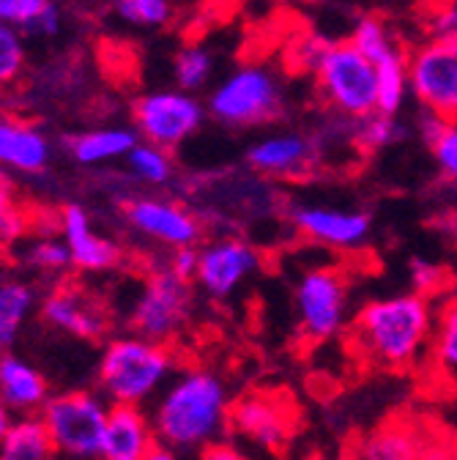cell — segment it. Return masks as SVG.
<instances>
[{
  "label": "cell",
  "mask_w": 457,
  "mask_h": 460,
  "mask_svg": "<svg viewBox=\"0 0 457 460\" xmlns=\"http://www.w3.org/2000/svg\"><path fill=\"white\" fill-rule=\"evenodd\" d=\"M216 4H222V6H227V9H236V6L244 4V0H216Z\"/></svg>",
  "instance_id": "obj_45"
},
{
  "label": "cell",
  "mask_w": 457,
  "mask_h": 460,
  "mask_svg": "<svg viewBox=\"0 0 457 460\" xmlns=\"http://www.w3.org/2000/svg\"><path fill=\"white\" fill-rule=\"evenodd\" d=\"M52 6V0H0V22L31 31Z\"/></svg>",
  "instance_id": "obj_33"
},
{
  "label": "cell",
  "mask_w": 457,
  "mask_h": 460,
  "mask_svg": "<svg viewBox=\"0 0 457 460\" xmlns=\"http://www.w3.org/2000/svg\"><path fill=\"white\" fill-rule=\"evenodd\" d=\"M47 378L39 367H33L28 359L6 351L0 354V400L22 417H31L33 411H41L49 400Z\"/></svg>",
  "instance_id": "obj_19"
},
{
  "label": "cell",
  "mask_w": 457,
  "mask_h": 460,
  "mask_svg": "<svg viewBox=\"0 0 457 460\" xmlns=\"http://www.w3.org/2000/svg\"><path fill=\"white\" fill-rule=\"evenodd\" d=\"M25 230H28V214L20 206L0 211V247H12L17 239L25 236Z\"/></svg>",
  "instance_id": "obj_38"
},
{
  "label": "cell",
  "mask_w": 457,
  "mask_h": 460,
  "mask_svg": "<svg viewBox=\"0 0 457 460\" xmlns=\"http://www.w3.org/2000/svg\"><path fill=\"white\" fill-rule=\"evenodd\" d=\"M127 167L137 181L151 187H162L173 179V159H170V154L143 140L127 156Z\"/></svg>",
  "instance_id": "obj_27"
},
{
  "label": "cell",
  "mask_w": 457,
  "mask_h": 460,
  "mask_svg": "<svg viewBox=\"0 0 457 460\" xmlns=\"http://www.w3.org/2000/svg\"><path fill=\"white\" fill-rule=\"evenodd\" d=\"M435 313L430 299L419 294H391L370 299L351 323L354 351L383 370H411L417 367L433 340Z\"/></svg>",
  "instance_id": "obj_1"
},
{
  "label": "cell",
  "mask_w": 457,
  "mask_h": 460,
  "mask_svg": "<svg viewBox=\"0 0 457 460\" xmlns=\"http://www.w3.org/2000/svg\"><path fill=\"white\" fill-rule=\"evenodd\" d=\"M132 115H135V127L143 143L173 151L203 127L206 104H200L198 96L181 88L151 91L135 102Z\"/></svg>",
  "instance_id": "obj_10"
},
{
  "label": "cell",
  "mask_w": 457,
  "mask_h": 460,
  "mask_svg": "<svg viewBox=\"0 0 457 460\" xmlns=\"http://www.w3.org/2000/svg\"><path fill=\"white\" fill-rule=\"evenodd\" d=\"M173 274H179L181 279L195 282V271H198V247H181L170 252V261L164 263Z\"/></svg>",
  "instance_id": "obj_39"
},
{
  "label": "cell",
  "mask_w": 457,
  "mask_h": 460,
  "mask_svg": "<svg viewBox=\"0 0 457 460\" xmlns=\"http://www.w3.org/2000/svg\"><path fill=\"white\" fill-rule=\"evenodd\" d=\"M25 66V41L17 28L0 22V88L14 83Z\"/></svg>",
  "instance_id": "obj_32"
},
{
  "label": "cell",
  "mask_w": 457,
  "mask_h": 460,
  "mask_svg": "<svg viewBox=\"0 0 457 460\" xmlns=\"http://www.w3.org/2000/svg\"><path fill=\"white\" fill-rule=\"evenodd\" d=\"M288 219L302 239L342 252L359 250L370 239L373 230V217L367 211L342 208V206L304 203V206H294Z\"/></svg>",
  "instance_id": "obj_13"
},
{
  "label": "cell",
  "mask_w": 457,
  "mask_h": 460,
  "mask_svg": "<svg viewBox=\"0 0 457 460\" xmlns=\"http://www.w3.org/2000/svg\"><path fill=\"white\" fill-rule=\"evenodd\" d=\"M214 72V55L203 47V44H187L176 52L173 61V75L181 91L192 93L200 91Z\"/></svg>",
  "instance_id": "obj_28"
},
{
  "label": "cell",
  "mask_w": 457,
  "mask_h": 460,
  "mask_svg": "<svg viewBox=\"0 0 457 460\" xmlns=\"http://www.w3.org/2000/svg\"><path fill=\"white\" fill-rule=\"evenodd\" d=\"M41 315L49 326L61 329L77 340H101L110 318L107 307L80 285H61L44 299Z\"/></svg>",
  "instance_id": "obj_16"
},
{
  "label": "cell",
  "mask_w": 457,
  "mask_h": 460,
  "mask_svg": "<svg viewBox=\"0 0 457 460\" xmlns=\"http://www.w3.org/2000/svg\"><path fill=\"white\" fill-rule=\"evenodd\" d=\"M296 422V406L288 394L279 392H247L231 402V417H227V428L236 436L268 452L288 444Z\"/></svg>",
  "instance_id": "obj_11"
},
{
  "label": "cell",
  "mask_w": 457,
  "mask_h": 460,
  "mask_svg": "<svg viewBox=\"0 0 457 460\" xmlns=\"http://www.w3.org/2000/svg\"><path fill=\"white\" fill-rule=\"evenodd\" d=\"M375 66L378 75V112L397 119L403 110L409 93H411V77H409V49H394L391 55L381 58Z\"/></svg>",
  "instance_id": "obj_25"
},
{
  "label": "cell",
  "mask_w": 457,
  "mask_h": 460,
  "mask_svg": "<svg viewBox=\"0 0 457 460\" xmlns=\"http://www.w3.org/2000/svg\"><path fill=\"white\" fill-rule=\"evenodd\" d=\"M438 170L449 181H457V124L444 121L438 132L427 140Z\"/></svg>",
  "instance_id": "obj_34"
},
{
  "label": "cell",
  "mask_w": 457,
  "mask_h": 460,
  "mask_svg": "<svg viewBox=\"0 0 457 460\" xmlns=\"http://www.w3.org/2000/svg\"><path fill=\"white\" fill-rule=\"evenodd\" d=\"M28 261L41 271H66L69 266H75L66 242H55V239L33 242L28 250Z\"/></svg>",
  "instance_id": "obj_35"
},
{
  "label": "cell",
  "mask_w": 457,
  "mask_h": 460,
  "mask_svg": "<svg viewBox=\"0 0 457 460\" xmlns=\"http://www.w3.org/2000/svg\"><path fill=\"white\" fill-rule=\"evenodd\" d=\"M140 135L127 127H107L93 132H80L69 137V151L80 164H104L112 159H127L140 143Z\"/></svg>",
  "instance_id": "obj_21"
},
{
  "label": "cell",
  "mask_w": 457,
  "mask_h": 460,
  "mask_svg": "<svg viewBox=\"0 0 457 460\" xmlns=\"http://www.w3.org/2000/svg\"><path fill=\"white\" fill-rule=\"evenodd\" d=\"M351 285L337 266L307 269L296 282V318L307 340L323 342L337 337L348 321Z\"/></svg>",
  "instance_id": "obj_8"
},
{
  "label": "cell",
  "mask_w": 457,
  "mask_h": 460,
  "mask_svg": "<svg viewBox=\"0 0 457 460\" xmlns=\"http://www.w3.org/2000/svg\"><path fill=\"white\" fill-rule=\"evenodd\" d=\"M231 402L224 381L211 370L189 367L173 376L151 414L156 441L170 449H206L227 428Z\"/></svg>",
  "instance_id": "obj_2"
},
{
  "label": "cell",
  "mask_w": 457,
  "mask_h": 460,
  "mask_svg": "<svg viewBox=\"0 0 457 460\" xmlns=\"http://www.w3.org/2000/svg\"><path fill=\"white\" fill-rule=\"evenodd\" d=\"M61 234L64 242L72 252V263L83 271H107L119 263V247L110 239L99 236L85 208L80 206H66L61 211Z\"/></svg>",
  "instance_id": "obj_18"
},
{
  "label": "cell",
  "mask_w": 457,
  "mask_h": 460,
  "mask_svg": "<svg viewBox=\"0 0 457 460\" xmlns=\"http://www.w3.org/2000/svg\"><path fill=\"white\" fill-rule=\"evenodd\" d=\"M145 460H179V455H176V449H170V447H164V444H156V447L145 455Z\"/></svg>",
  "instance_id": "obj_44"
},
{
  "label": "cell",
  "mask_w": 457,
  "mask_h": 460,
  "mask_svg": "<svg viewBox=\"0 0 457 460\" xmlns=\"http://www.w3.org/2000/svg\"><path fill=\"white\" fill-rule=\"evenodd\" d=\"M346 460H356V457H354V455H351V457H346Z\"/></svg>",
  "instance_id": "obj_46"
},
{
  "label": "cell",
  "mask_w": 457,
  "mask_h": 460,
  "mask_svg": "<svg viewBox=\"0 0 457 460\" xmlns=\"http://www.w3.org/2000/svg\"><path fill=\"white\" fill-rule=\"evenodd\" d=\"M411 282H414V294L430 299L433 294L444 291V285L449 282V274L444 266H438L427 258H414L411 261Z\"/></svg>",
  "instance_id": "obj_36"
},
{
  "label": "cell",
  "mask_w": 457,
  "mask_h": 460,
  "mask_svg": "<svg viewBox=\"0 0 457 460\" xmlns=\"http://www.w3.org/2000/svg\"><path fill=\"white\" fill-rule=\"evenodd\" d=\"M258 247L242 236H216L198 247L195 285L211 299H227L260 269Z\"/></svg>",
  "instance_id": "obj_12"
},
{
  "label": "cell",
  "mask_w": 457,
  "mask_h": 460,
  "mask_svg": "<svg viewBox=\"0 0 457 460\" xmlns=\"http://www.w3.org/2000/svg\"><path fill=\"white\" fill-rule=\"evenodd\" d=\"M200 460H250L239 447L224 444V441H214L206 449H200Z\"/></svg>",
  "instance_id": "obj_40"
},
{
  "label": "cell",
  "mask_w": 457,
  "mask_h": 460,
  "mask_svg": "<svg viewBox=\"0 0 457 460\" xmlns=\"http://www.w3.org/2000/svg\"><path fill=\"white\" fill-rule=\"evenodd\" d=\"M192 307H195L192 282L181 279L167 266H159L143 282V291L129 313L132 334L167 345V340H173L189 323Z\"/></svg>",
  "instance_id": "obj_7"
},
{
  "label": "cell",
  "mask_w": 457,
  "mask_h": 460,
  "mask_svg": "<svg viewBox=\"0 0 457 460\" xmlns=\"http://www.w3.org/2000/svg\"><path fill=\"white\" fill-rule=\"evenodd\" d=\"M417 455L414 433L400 425H386L365 436L354 449L356 460H417Z\"/></svg>",
  "instance_id": "obj_26"
},
{
  "label": "cell",
  "mask_w": 457,
  "mask_h": 460,
  "mask_svg": "<svg viewBox=\"0 0 457 460\" xmlns=\"http://www.w3.org/2000/svg\"><path fill=\"white\" fill-rule=\"evenodd\" d=\"M427 31L435 39L457 41V0H433L427 12Z\"/></svg>",
  "instance_id": "obj_37"
},
{
  "label": "cell",
  "mask_w": 457,
  "mask_h": 460,
  "mask_svg": "<svg viewBox=\"0 0 457 460\" xmlns=\"http://www.w3.org/2000/svg\"><path fill=\"white\" fill-rule=\"evenodd\" d=\"M14 181H12V176L9 172L0 167V211H6V208H12V206H17V200H14Z\"/></svg>",
  "instance_id": "obj_41"
},
{
  "label": "cell",
  "mask_w": 457,
  "mask_h": 460,
  "mask_svg": "<svg viewBox=\"0 0 457 460\" xmlns=\"http://www.w3.org/2000/svg\"><path fill=\"white\" fill-rule=\"evenodd\" d=\"M116 9L124 22L137 28H164L173 17L170 0H116Z\"/></svg>",
  "instance_id": "obj_31"
},
{
  "label": "cell",
  "mask_w": 457,
  "mask_h": 460,
  "mask_svg": "<svg viewBox=\"0 0 457 460\" xmlns=\"http://www.w3.org/2000/svg\"><path fill=\"white\" fill-rule=\"evenodd\" d=\"M411 93L441 121L457 124V41L427 36L409 49Z\"/></svg>",
  "instance_id": "obj_9"
},
{
  "label": "cell",
  "mask_w": 457,
  "mask_h": 460,
  "mask_svg": "<svg viewBox=\"0 0 457 460\" xmlns=\"http://www.w3.org/2000/svg\"><path fill=\"white\" fill-rule=\"evenodd\" d=\"M321 146L302 132L263 135L247 148V164L260 179H304L318 164Z\"/></svg>",
  "instance_id": "obj_15"
},
{
  "label": "cell",
  "mask_w": 457,
  "mask_h": 460,
  "mask_svg": "<svg viewBox=\"0 0 457 460\" xmlns=\"http://www.w3.org/2000/svg\"><path fill=\"white\" fill-rule=\"evenodd\" d=\"M156 444L154 425L140 406H112L99 460H145Z\"/></svg>",
  "instance_id": "obj_17"
},
{
  "label": "cell",
  "mask_w": 457,
  "mask_h": 460,
  "mask_svg": "<svg viewBox=\"0 0 457 460\" xmlns=\"http://www.w3.org/2000/svg\"><path fill=\"white\" fill-rule=\"evenodd\" d=\"M127 222L137 230L140 236L170 247V250H181V247H198L203 236V225L200 217L181 206L179 200H164V198H132L124 208Z\"/></svg>",
  "instance_id": "obj_14"
},
{
  "label": "cell",
  "mask_w": 457,
  "mask_h": 460,
  "mask_svg": "<svg viewBox=\"0 0 457 460\" xmlns=\"http://www.w3.org/2000/svg\"><path fill=\"white\" fill-rule=\"evenodd\" d=\"M354 124V143L362 148V151H381L391 143H397L403 137V127H400L397 119L391 115H383V112H373L367 119H359V121H351Z\"/></svg>",
  "instance_id": "obj_30"
},
{
  "label": "cell",
  "mask_w": 457,
  "mask_h": 460,
  "mask_svg": "<svg viewBox=\"0 0 457 460\" xmlns=\"http://www.w3.org/2000/svg\"><path fill=\"white\" fill-rule=\"evenodd\" d=\"M55 441L41 417H20L0 444V460H52Z\"/></svg>",
  "instance_id": "obj_23"
},
{
  "label": "cell",
  "mask_w": 457,
  "mask_h": 460,
  "mask_svg": "<svg viewBox=\"0 0 457 460\" xmlns=\"http://www.w3.org/2000/svg\"><path fill=\"white\" fill-rule=\"evenodd\" d=\"M14 411L6 406L4 400H0V444H4V438H6V433L12 430V425H14V417H12Z\"/></svg>",
  "instance_id": "obj_43"
},
{
  "label": "cell",
  "mask_w": 457,
  "mask_h": 460,
  "mask_svg": "<svg viewBox=\"0 0 457 460\" xmlns=\"http://www.w3.org/2000/svg\"><path fill=\"white\" fill-rule=\"evenodd\" d=\"M206 110L224 127H260L282 112L279 80L258 64L239 66L208 96Z\"/></svg>",
  "instance_id": "obj_6"
},
{
  "label": "cell",
  "mask_w": 457,
  "mask_h": 460,
  "mask_svg": "<svg viewBox=\"0 0 457 460\" xmlns=\"http://www.w3.org/2000/svg\"><path fill=\"white\" fill-rule=\"evenodd\" d=\"M323 102L342 119L359 121L378 112V75L375 66L351 44H326L312 69Z\"/></svg>",
  "instance_id": "obj_4"
},
{
  "label": "cell",
  "mask_w": 457,
  "mask_h": 460,
  "mask_svg": "<svg viewBox=\"0 0 457 460\" xmlns=\"http://www.w3.org/2000/svg\"><path fill=\"white\" fill-rule=\"evenodd\" d=\"M36 307L33 288L20 279H0V351H9L20 340L31 313Z\"/></svg>",
  "instance_id": "obj_24"
},
{
  "label": "cell",
  "mask_w": 457,
  "mask_h": 460,
  "mask_svg": "<svg viewBox=\"0 0 457 460\" xmlns=\"http://www.w3.org/2000/svg\"><path fill=\"white\" fill-rule=\"evenodd\" d=\"M435 225H438V230L441 234L457 247V211H449V214H441L438 219H435Z\"/></svg>",
  "instance_id": "obj_42"
},
{
  "label": "cell",
  "mask_w": 457,
  "mask_h": 460,
  "mask_svg": "<svg viewBox=\"0 0 457 460\" xmlns=\"http://www.w3.org/2000/svg\"><path fill=\"white\" fill-rule=\"evenodd\" d=\"M110 409L112 402L104 394L75 389L52 394L44 402L41 420L58 452L75 460H99Z\"/></svg>",
  "instance_id": "obj_5"
},
{
  "label": "cell",
  "mask_w": 457,
  "mask_h": 460,
  "mask_svg": "<svg viewBox=\"0 0 457 460\" xmlns=\"http://www.w3.org/2000/svg\"><path fill=\"white\" fill-rule=\"evenodd\" d=\"M49 162L47 137L20 121L0 119V167L17 172H41Z\"/></svg>",
  "instance_id": "obj_20"
},
{
  "label": "cell",
  "mask_w": 457,
  "mask_h": 460,
  "mask_svg": "<svg viewBox=\"0 0 457 460\" xmlns=\"http://www.w3.org/2000/svg\"><path fill=\"white\" fill-rule=\"evenodd\" d=\"M176 359L164 342L124 334L104 345L99 359V386L112 406H140L162 394L173 381Z\"/></svg>",
  "instance_id": "obj_3"
},
{
  "label": "cell",
  "mask_w": 457,
  "mask_h": 460,
  "mask_svg": "<svg viewBox=\"0 0 457 460\" xmlns=\"http://www.w3.org/2000/svg\"><path fill=\"white\" fill-rule=\"evenodd\" d=\"M427 359L441 384L457 386V296L446 299L435 313Z\"/></svg>",
  "instance_id": "obj_22"
},
{
  "label": "cell",
  "mask_w": 457,
  "mask_h": 460,
  "mask_svg": "<svg viewBox=\"0 0 457 460\" xmlns=\"http://www.w3.org/2000/svg\"><path fill=\"white\" fill-rule=\"evenodd\" d=\"M370 64H378L381 58L391 55L394 49H400V44L394 41L389 25L381 20V17H362L356 25H354V33L348 39Z\"/></svg>",
  "instance_id": "obj_29"
}]
</instances>
